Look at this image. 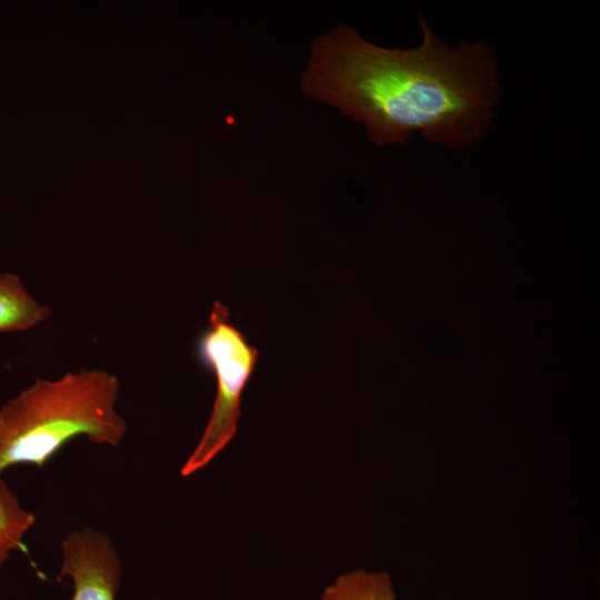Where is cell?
<instances>
[{"label": "cell", "mask_w": 600, "mask_h": 600, "mask_svg": "<svg viewBox=\"0 0 600 600\" xmlns=\"http://www.w3.org/2000/svg\"><path fill=\"white\" fill-rule=\"evenodd\" d=\"M422 41L387 49L340 24L311 44L300 88L364 126L378 146L406 143L414 132L449 149L483 137L501 89L497 59L482 42L450 48L419 17Z\"/></svg>", "instance_id": "1"}, {"label": "cell", "mask_w": 600, "mask_h": 600, "mask_svg": "<svg viewBox=\"0 0 600 600\" xmlns=\"http://www.w3.org/2000/svg\"><path fill=\"white\" fill-rule=\"evenodd\" d=\"M119 379L103 369L36 378L0 407V477L18 464L42 468L66 443L87 437L119 447L127 422L117 411Z\"/></svg>", "instance_id": "2"}, {"label": "cell", "mask_w": 600, "mask_h": 600, "mask_svg": "<svg viewBox=\"0 0 600 600\" xmlns=\"http://www.w3.org/2000/svg\"><path fill=\"white\" fill-rule=\"evenodd\" d=\"M196 352L217 381L210 419L197 447L181 468L190 476L206 467L234 437L241 414V396L258 361V350L230 321L229 308L214 301L209 326L199 336Z\"/></svg>", "instance_id": "3"}, {"label": "cell", "mask_w": 600, "mask_h": 600, "mask_svg": "<svg viewBox=\"0 0 600 600\" xmlns=\"http://www.w3.org/2000/svg\"><path fill=\"white\" fill-rule=\"evenodd\" d=\"M61 549L58 579H71L70 600H117L122 562L108 534L92 528L74 530L61 541Z\"/></svg>", "instance_id": "4"}, {"label": "cell", "mask_w": 600, "mask_h": 600, "mask_svg": "<svg viewBox=\"0 0 600 600\" xmlns=\"http://www.w3.org/2000/svg\"><path fill=\"white\" fill-rule=\"evenodd\" d=\"M51 317V309L37 301L21 278L0 273V333L31 329Z\"/></svg>", "instance_id": "5"}, {"label": "cell", "mask_w": 600, "mask_h": 600, "mask_svg": "<svg viewBox=\"0 0 600 600\" xmlns=\"http://www.w3.org/2000/svg\"><path fill=\"white\" fill-rule=\"evenodd\" d=\"M320 600H396V593L386 571L358 569L339 576L324 588Z\"/></svg>", "instance_id": "6"}, {"label": "cell", "mask_w": 600, "mask_h": 600, "mask_svg": "<svg viewBox=\"0 0 600 600\" xmlns=\"http://www.w3.org/2000/svg\"><path fill=\"white\" fill-rule=\"evenodd\" d=\"M32 512L22 507L17 494L0 477V567L23 546V538L34 524Z\"/></svg>", "instance_id": "7"}]
</instances>
